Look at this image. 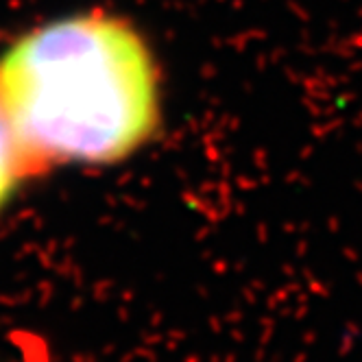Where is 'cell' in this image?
<instances>
[{"instance_id":"obj_1","label":"cell","mask_w":362,"mask_h":362,"mask_svg":"<svg viewBox=\"0 0 362 362\" xmlns=\"http://www.w3.org/2000/svg\"><path fill=\"white\" fill-rule=\"evenodd\" d=\"M0 107L33 175L57 164H114L158 129V70L132 24L79 13L5 50Z\"/></svg>"},{"instance_id":"obj_2","label":"cell","mask_w":362,"mask_h":362,"mask_svg":"<svg viewBox=\"0 0 362 362\" xmlns=\"http://www.w3.org/2000/svg\"><path fill=\"white\" fill-rule=\"evenodd\" d=\"M33 177L31 166L24 158L22 148L7 122V116L0 107V210L5 208L22 179Z\"/></svg>"}]
</instances>
